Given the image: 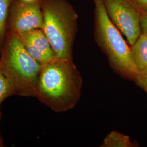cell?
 Segmentation results:
<instances>
[{
    "label": "cell",
    "instance_id": "1",
    "mask_svg": "<svg viewBox=\"0 0 147 147\" xmlns=\"http://www.w3.org/2000/svg\"><path fill=\"white\" fill-rule=\"evenodd\" d=\"M41 66L36 98L55 112L72 109L80 99L82 86L73 60L56 57Z\"/></svg>",
    "mask_w": 147,
    "mask_h": 147
},
{
    "label": "cell",
    "instance_id": "2",
    "mask_svg": "<svg viewBox=\"0 0 147 147\" xmlns=\"http://www.w3.org/2000/svg\"><path fill=\"white\" fill-rule=\"evenodd\" d=\"M41 67L27 51L18 34L7 31L0 50V69L11 82L15 95L36 97Z\"/></svg>",
    "mask_w": 147,
    "mask_h": 147
},
{
    "label": "cell",
    "instance_id": "3",
    "mask_svg": "<svg viewBox=\"0 0 147 147\" xmlns=\"http://www.w3.org/2000/svg\"><path fill=\"white\" fill-rule=\"evenodd\" d=\"M93 1L96 42L107 57L111 67L115 71L126 79L134 80L138 69L131 47L111 20L103 1Z\"/></svg>",
    "mask_w": 147,
    "mask_h": 147
},
{
    "label": "cell",
    "instance_id": "4",
    "mask_svg": "<svg viewBox=\"0 0 147 147\" xmlns=\"http://www.w3.org/2000/svg\"><path fill=\"white\" fill-rule=\"evenodd\" d=\"M42 30L57 57L73 60L78 16L67 0H42Z\"/></svg>",
    "mask_w": 147,
    "mask_h": 147
},
{
    "label": "cell",
    "instance_id": "5",
    "mask_svg": "<svg viewBox=\"0 0 147 147\" xmlns=\"http://www.w3.org/2000/svg\"><path fill=\"white\" fill-rule=\"evenodd\" d=\"M102 1L111 20L132 45L142 34L141 11L131 0Z\"/></svg>",
    "mask_w": 147,
    "mask_h": 147
},
{
    "label": "cell",
    "instance_id": "6",
    "mask_svg": "<svg viewBox=\"0 0 147 147\" xmlns=\"http://www.w3.org/2000/svg\"><path fill=\"white\" fill-rule=\"evenodd\" d=\"M42 1L30 2L13 0L8 16L7 31L19 33L34 29H42Z\"/></svg>",
    "mask_w": 147,
    "mask_h": 147
},
{
    "label": "cell",
    "instance_id": "7",
    "mask_svg": "<svg viewBox=\"0 0 147 147\" xmlns=\"http://www.w3.org/2000/svg\"><path fill=\"white\" fill-rule=\"evenodd\" d=\"M16 34L27 51L41 65L56 57L42 29H34Z\"/></svg>",
    "mask_w": 147,
    "mask_h": 147
},
{
    "label": "cell",
    "instance_id": "8",
    "mask_svg": "<svg viewBox=\"0 0 147 147\" xmlns=\"http://www.w3.org/2000/svg\"><path fill=\"white\" fill-rule=\"evenodd\" d=\"M131 49L138 71L147 68V36L142 33Z\"/></svg>",
    "mask_w": 147,
    "mask_h": 147
},
{
    "label": "cell",
    "instance_id": "9",
    "mask_svg": "<svg viewBox=\"0 0 147 147\" xmlns=\"http://www.w3.org/2000/svg\"><path fill=\"white\" fill-rule=\"evenodd\" d=\"M137 146L130 137L121 132L113 131L105 137L101 147H133Z\"/></svg>",
    "mask_w": 147,
    "mask_h": 147
},
{
    "label": "cell",
    "instance_id": "10",
    "mask_svg": "<svg viewBox=\"0 0 147 147\" xmlns=\"http://www.w3.org/2000/svg\"><path fill=\"white\" fill-rule=\"evenodd\" d=\"M12 1L13 0H0V50L5 40L8 16Z\"/></svg>",
    "mask_w": 147,
    "mask_h": 147
},
{
    "label": "cell",
    "instance_id": "11",
    "mask_svg": "<svg viewBox=\"0 0 147 147\" xmlns=\"http://www.w3.org/2000/svg\"><path fill=\"white\" fill-rule=\"evenodd\" d=\"M15 95L14 89L0 69V105L7 98Z\"/></svg>",
    "mask_w": 147,
    "mask_h": 147
},
{
    "label": "cell",
    "instance_id": "12",
    "mask_svg": "<svg viewBox=\"0 0 147 147\" xmlns=\"http://www.w3.org/2000/svg\"><path fill=\"white\" fill-rule=\"evenodd\" d=\"M134 80L137 85L147 93V68L137 71Z\"/></svg>",
    "mask_w": 147,
    "mask_h": 147
},
{
    "label": "cell",
    "instance_id": "13",
    "mask_svg": "<svg viewBox=\"0 0 147 147\" xmlns=\"http://www.w3.org/2000/svg\"><path fill=\"white\" fill-rule=\"evenodd\" d=\"M140 24L142 33L147 36V12H143L141 13Z\"/></svg>",
    "mask_w": 147,
    "mask_h": 147
},
{
    "label": "cell",
    "instance_id": "14",
    "mask_svg": "<svg viewBox=\"0 0 147 147\" xmlns=\"http://www.w3.org/2000/svg\"><path fill=\"white\" fill-rule=\"evenodd\" d=\"M141 11L147 12V0H131Z\"/></svg>",
    "mask_w": 147,
    "mask_h": 147
},
{
    "label": "cell",
    "instance_id": "15",
    "mask_svg": "<svg viewBox=\"0 0 147 147\" xmlns=\"http://www.w3.org/2000/svg\"><path fill=\"white\" fill-rule=\"evenodd\" d=\"M0 119H1V118H0ZM3 146H4L3 139L1 136V132H0V147H3Z\"/></svg>",
    "mask_w": 147,
    "mask_h": 147
},
{
    "label": "cell",
    "instance_id": "16",
    "mask_svg": "<svg viewBox=\"0 0 147 147\" xmlns=\"http://www.w3.org/2000/svg\"><path fill=\"white\" fill-rule=\"evenodd\" d=\"M24 1L26 2H37V1H40L42 0H23Z\"/></svg>",
    "mask_w": 147,
    "mask_h": 147
},
{
    "label": "cell",
    "instance_id": "17",
    "mask_svg": "<svg viewBox=\"0 0 147 147\" xmlns=\"http://www.w3.org/2000/svg\"><path fill=\"white\" fill-rule=\"evenodd\" d=\"M1 112H0V118H1Z\"/></svg>",
    "mask_w": 147,
    "mask_h": 147
}]
</instances>
